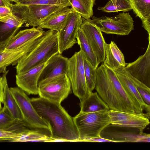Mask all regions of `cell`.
Returning <instances> with one entry per match:
<instances>
[{
	"mask_svg": "<svg viewBox=\"0 0 150 150\" xmlns=\"http://www.w3.org/2000/svg\"><path fill=\"white\" fill-rule=\"evenodd\" d=\"M83 63L87 85L90 91L92 92L95 87L97 79V69H95L92 65L85 58L84 55Z\"/></svg>",
	"mask_w": 150,
	"mask_h": 150,
	"instance_id": "obj_30",
	"label": "cell"
},
{
	"mask_svg": "<svg viewBox=\"0 0 150 150\" xmlns=\"http://www.w3.org/2000/svg\"><path fill=\"white\" fill-rule=\"evenodd\" d=\"M84 55L80 50L68 59L67 75L70 82L74 94L80 101L87 97L92 92L86 83L83 66Z\"/></svg>",
	"mask_w": 150,
	"mask_h": 150,
	"instance_id": "obj_6",
	"label": "cell"
},
{
	"mask_svg": "<svg viewBox=\"0 0 150 150\" xmlns=\"http://www.w3.org/2000/svg\"><path fill=\"white\" fill-rule=\"evenodd\" d=\"M95 88L110 110L136 113L115 72L103 64L97 68Z\"/></svg>",
	"mask_w": 150,
	"mask_h": 150,
	"instance_id": "obj_2",
	"label": "cell"
},
{
	"mask_svg": "<svg viewBox=\"0 0 150 150\" xmlns=\"http://www.w3.org/2000/svg\"><path fill=\"white\" fill-rule=\"evenodd\" d=\"M10 89L19 108L25 126L42 130L50 136V125L38 115L25 92L18 87Z\"/></svg>",
	"mask_w": 150,
	"mask_h": 150,
	"instance_id": "obj_5",
	"label": "cell"
},
{
	"mask_svg": "<svg viewBox=\"0 0 150 150\" xmlns=\"http://www.w3.org/2000/svg\"><path fill=\"white\" fill-rule=\"evenodd\" d=\"M65 6L61 5H22L15 4H12L10 8L12 13L27 25L37 27L47 16Z\"/></svg>",
	"mask_w": 150,
	"mask_h": 150,
	"instance_id": "obj_7",
	"label": "cell"
},
{
	"mask_svg": "<svg viewBox=\"0 0 150 150\" xmlns=\"http://www.w3.org/2000/svg\"><path fill=\"white\" fill-rule=\"evenodd\" d=\"M12 13L11 9L10 7L0 6V17L6 16Z\"/></svg>",
	"mask_w": 150,
	"mask_h": 150,
	"instance_id": "obj_35",
	"label": "cell"
},
{
	"mask_svg": "<svg viewBox=\"0 0 150 150\" xmlns=\"http://www.w3.org/2000/svg\"><path fill=\"white\" fill-rule=\"evenodd\" d=\"M45 31L43 28L39 27L20 30L6 44L5 50H12L18 48L28 42L39 37Z\"/></svg>",
	"mask_w": 150,
	"mask_h": 150,
	"instance_id": "obj_20",
	"label": "cell"
},
{
	"mask_svg": "<svg viewBox=\"0 0 150 150\" xmlns=\"http://www.w3.org/2000/svg\"><path fill=\"white\" fill-rule=\"evenodd\" d=\"M4 90L1 78L0 81V101L3 103L4 100Z\"/></svg>",
	"mask_w": 150,
	"mask_h": 150,
	"instance_id": "obj_37",
	"label": "cell"
},
{
	"mask_svg": "<svg viewBox=\"0 0 150 150\" xmlns=\"http://www.w3.org/2000/svg\"><path fill=\"white\" fill-rule=\"evenodd\" d=\"M80 101V111L82 112H94L110 110L97 92H92L87 97Z\"/></svg>",
	"mask_w": 150,
	"mask_h": 150,
	"instance_id": "obj_24",
	"label": "cell"
},
{
	"mask_svg": "<svg viewBox=\"0 0 150 150\" xmlns=\"http://www.w3.org/2000/svg\"><path fill=\"white\" fill-rule=\"evenodd\" d=\"M8 71L4 73L1 77L4 90V106L8 110L12 117L16 121L23 122V118L18 104L9 88L6 79Z\"/></svg>",
	"mask_w": 150,
	"mask_h": 150,
	"instance_id": "obj_22",
	"label": "cell"
},
{
	"mask_svg": "<svg viewBox=\"0 0 150 150\" xmlns=\"http://www.w3.org/2000/svg\"><path fill=\"white\" fill-rule=\"evenodd\" d=\"M82 22V18L78 13L74 12L69 15L63 28L59 32V53L72 47L77 43L76 36Z\"/></svg>",
	"mask_w": 150,
	"mask_h": 150,
	"instance_id": "obj_10",
	"label": "cell"
},
{
	"mask_svg": "<svg viewBox=\"0 0 150 150\" xmlns=\"http://www.w3.org/2000/svg\"><path fill=\"white\" fill-rule=\"evenodd\" d=\"M16 4L22 5H61L71 6L69 0H21Z\"/></svg>",
	"mask_w": 150,
	"mask_h": 150,
	"instance_id": "obj_32",
	"label": "cell"
},
{
	"mask_svg": "<svg viewBox=\"0 0 150 150\" xmlns=\"http://www.w3.org/2000/svg\"><path fill=\"white\" fill-rule=\"evenodd\" d=\"M16 122L4 106L0 110V130L8 129Z\"/></svg>",
	"mask_w": 150,
	"mask_h": 150,
	"instance_id": "obj_33",
	"label": "cell"
},
{
	"mask_svg": "<svg viewBox=\"0 0 150 150\" xmlns=\"http://www.w3.org/2000/svg\"><path fill=\"white\" fill-rule=\"evenodd\" d=\"M1 77L0 76V81L1 80Z\"/></svg>",
	"mask_w": 150,
	"mask_h": 150,
	"instance_id": "obj_42",
	"label": "cell"
},
{
	"mask_svg": "<svg viewBox=\"0 0 150 150\" xmlns=\"http://www.w3.org/2000/svg\"><path fill=\"white\" fill-rule=\"evenodd\" d=\"M47 61L25 72L17 74L16 83L18 86L28 94H38L39 79Z\"/></svg>",
	"mask_w": 150,
	"mask_h": 150,
	"instance_id": "obj_16",
	"label": "cell"
},
{
	"mask_svg": "<svg viewBox=\"0 0 150 150\" xmlns=\"http://www.w3.org/2000/svg\"><path fill=\"white\" fill-rule=\"evenodd\" d=\"M68 58L63 57L59 53L51 57L47 61L40 76L38 83L43 80L61 74H66Z\"/></svg>",
	"mask_w": 150,
	"mask_h": 150,
	"instance_id": "obj_17",
	"label": "cell"
},
{
	"mask_svg": "<svg viewBox=\"0 0 150 150\" xmlns=\"http://www.w3.org/2000/svg\"><path fill=\"white\" fill-rule=\"evenodd\" d=\"M45 32L39 37L14 50H6L5 48L6 45H0V73L5 72L7 66L11 64H16L20 58L36 46L43 38Z\"/></svg>",
	"mask_w": 150,
	"mask_h": 150,
	"instance_id": "obj_12",
	"label": "cell"
},
{
	"mask_svg": "<svg viewBox=\"0 0 150 150\" xmlns=\"http://www.w3.org/2000/svg\"><path fill=\"white\" fill-rule=\"evenodd\" d=\"M65 6L50 15L40 23L38 27L59 32L65 25L70 14L75 12L71 7Z\"/></svg>",
	"mask_w": 150,
	"mask_h": 150,
	"instance_id": "obj_19",
	"label": "cell"
},
{
	"mask_svg": "<svg viewBox=\"0 0 150 150\" xmlns=\"http://www.w3.org/2000/svg\"><path fill=\"white\" fill-rule=\"evenodd\" d=\"M30 100L38 115L50 125L52 138L78 142L79 136L73 117L69 115L61 104L40 97L32 98Z\"/></svg>",
	"mask_w": 150,
	"mask_h": 150,
	"instance_id": "obj_1",
	"label": "cell"
},
{
	"mask_svg": "<svg viewBox=\"0 0 150 150\" xmlns=\"http://www.w3.org/2000/svg\"><path fill=\"white\" fill-rule=\"evenodd\" d=\"M113 5H115L116 2V0H110Z\"/></svg>",
	"mask_w": 150,
	"mask_h": 150,
	"instance_id": "obj_40",
	"label": "cell"
},
{
	"mask_svg": "<svg viewBox=\"0 0 150 150\" xmlns=\"http://www.w3.org/2000/svg\"><path fill=\"white\" fill-rule=\"evenodd\" d=\"M97 9L108 13L116 12L122 11H129L132 8L129 0H116L115 5H113L110 0L104 6L99 7Z\"/></svg>",
	"mask_w": 150,
	"mask_h": 150,
	"instance_id": "obj_29",
	"label": "cell"
},
{
	"mask_svg": "<svg viewBox=\"0 0 150 150\" xmlns=\"http://www.w3.org/2000/svg\"><path fill=\"white\" fill-rule=\"evenodd\" d=\"M81 28L91 45L98 64L103 62L105 58L106 43L100 28L91 19L83 18Z\"/></svg>",
	"mask_w": 150,
	"mask_h": 150,
	"instance_id": "obj_11",
	"label": "cell"
},
{
	"mask_svg": "<svg viewBox=\"0 0 150 150\" xmlns=\"http://www.w3.org/2000/svg\"><path fill=\"white\" fill-rule=\"evenodd\" d=\"M78 142H115L110 139H106L101 137H86L79 139Z\"/></svg>",
	"mask_w": 150,
	"mask_h": 150,
	"instance_id": "obj_34",
	"label": "cell"
},
{
	"mask_svg": "<svg viewBox=\"0 0 150 150\" xmlns=\"http://www.w3.org/2000/svg\"><path fill=\"white\" fill-rule=\"evenodd\" d=\"M144 54L134 61L127 64L125 67L126 71L133 77L148 87L150 86V38Z\"/></svg>",
	"mask_w": 150,
	"mask_h": 150,
	"instance_id": "obj_15",
	"label": "cell"
},
{
	"mask_svg": "<svg viewBox=\"0 0 150 150\" xmlns=\"http://www.w3.org/2000/svg\"><path fill=\"white\" fill-rule=\"evenodd\" d=\"M126 71L127 75L134 84L144 101L147 104L150 105V88Z\"/></svg>",
	"mask_w": 150,
	"mask_h": 150,
	"instance_id": "obj_31",
	"label": "cell"
},
{
	"mask_svg": "<svg viewBox=\"0 0 150 150\" xmlns=\"http://www.w3.org/2000/svg\"><path fill=\"white\" fill-rule=\"evenodd\" d=\"M77 43L85 58L95 68L97 69L99 64L97 58L89 42L81 27L76 36Z\"/></svg>",
	"mask_w": 150,
	"mask_h": 150,
	"instance_id": "obj_25",
	"label": "cell"
},
{
	"mask_svg": "<svg viewBox=\"0 0 150 150\" xmlns=\"http://www.w3.org/2000/svg\"><path fill=\"white\" fill-rule=\"evenodd\" d=\"M74 11L82 18L90 19L93 14V7L96 0H69Z\"/></svg>",
	"mask_w": 150,
	"mask_h": 150,
	"instance_id": "obj_27",
	"label": "cell"
},
{
	"mask_svg": "<svg viewBox=\"0 0 150 150\" xmlns=\"http://www.w3.org/2000/svg\"><path fill=\"white\" fill-rule=\"evenodd\" d=\"M110 124L119 127L133 128L139 129L142 133L149 123V119L145 115L110 110Z\"/></svg>",
	"mask_w": 150,
	"mask_h": 150,
	"instance_id": "obj_13",
	"label": "cell"
},
{
	"mask_svg": "<svg viewBox=\"0 0 150 150\" xmlns=\"http://www.w3.org/2000/svg\"><path fill=\"white\" fill-rule=\"evenodd\" d=\"M109 111L90 112L80 111L73 117L79 139L86 137H101L102 132L110 124Z\"/></svg>",
	"mask_w": 150,
	"mask_h": 150,
	"instance_id": "obj_4",
	"label": "cell"
},
{
	"mask_svg": "<svg viewBox=\"0 0 150 150\" xmlns=\"http://www.w3.org/2000/svg\"><path fill=\"white\" fill-rule=\"evenodd\" d=\"M10 2L12 1V2H14L16 3H17V2H18V1H19L21 0H8Z\"/></svg>",
	"mask_w": 150,
	"mask_h": 150,
	"instance_id": "obj_39",
	"label": "cell"
},
{
	"mask_svg": "<svg viewBox=\"0 0 150 150\" xmlns=\"http://www.w3.org/2000/svg\"><path fill=\"white\" fill-rule=\"evenodd\" d=\"M2 103L0 101V110L1 109L2 107H1V103Z\"/></svg>",
	"mask_w": 150,
	"mask_h": 150,
	"instance_id": "obj_41",
	"label": "cell"
},
{
	"mask_svg": "<svg viewBox=\"0 0 150 150\" xmlns=\"http://www.w3.org/2000/svg\"><path fill=\"white\" fill-rule=\"evenodd\" d=\"M59 32L50 30L45 32L42 40L28 54L17 62V74L23 73L45 62L53 55L59 53Z\"/></svg>",
	"mask_w": 150,
	"mask_h": 150,
	"instance_id": "obj_3",
	"label": "cell"
},
{
	"mask_svg": "<svg viewBox=\"0 0 150 150\" xmlns=\"http://www.w3.org/2000/svg\"><path fill=\"white\" fill-rule=\"evenodd\" d=\"M24 23L12 13L0 17V45H6Z\"/></svg>",
	"mask_w": 150,
	"mask_h": 150,
	"instance_id": "obj_18",
	"label": "cell"
},
{
	"mask_svg": "<svg viewBox=\"0 0 150 150\" xmlns=\"http://www.w3.org/2000/svg\"><path fill=\"white\" fill-rule=\"evenodd\" d=\"M52 138L47 133L42 130L27 129L21 132L15 142H50Z\"/></svg>",
	"mask_w": 150,
	"mask_h": 150,
	"instance_id": "obj_26",
	"label": "cell"
},
{
	"mask_svg": "<svg viewBox=\"0 0 150 150\" xmlns=\"http://www.w3.org/2000/svg\"><path fill=\"white\" fill-rule=\"evenodd\" d=\"M8 0H0V6L10 7L12 4Z\"/></svg>",
	"mask_w": 150,
	"mask_h": 150,
	"instance_id": "obj_38",
	"label": "cell"
},
{
	"mask_svg": "<svg viewBox=\"0 0 150 150\" xmlns=\"http://www.w3.org/2000/svg\"><path fill=\"white\" fill-rule=\"evenodd\" d=\"M125 92L132 102L137 113L145 115L149 119L150 105L145 103L135 86L127 75L125 67L113 70Z\"/></svg>",
	"mask_w": 150,
	"mask_h": 150,
	"instance_id": "obj_14",
	"label": "cell"
},
{
	"mask_svg": "<svg viewBox=\"0 0 150 150\" xmlns=\"http://www.w3.org/2000/svg\"><path fill=\"white\" fill-rule=\"evenodd\" d=\"M101 137L115 142H148L150 141L149 134L131 132H109L105 133Z\"/></svg>",
	"mask_w": 150,
	"mask_h": 150,
	"instance_id": "obj_23",
	"label": "cell"
},
{
	"mask_svg": "<svg viewBox=\"0 0 150 150\" xmlns=\"http://www.w3.org/2000/svg\"><path fill=\"white\" fill-rule=\"evenodd\" d=\"M105 54L103 63L105 66L113 70L125 67L124 54L113 41H111L109 44L106 43Z\"/></svg>",
	"mask_w": 150,
	"mask_h": 150,
	"instance_id": "obj_21",
	"label": "cell"
},
{
	"mask_svg": "<svg viewBox=\"0 0 150 150\" xmlns=\"http://www.w3.org/2000/svg\"><path fill=\"white\" fill-rule=\"evenodd\" d=\"M71 89L67 75L62 74L40 81L38 94L40 97L48 100L61 104L68 97Z\"/></svg>",
	"mask_w": 150,
	"mask_h": 150,
	"instance_id": "obj_8",
	"label": "cell"
},
{
	"mask_svg": "<svg viewBox=\"0 0 150 150\" xmlns=\"http://www.w3.org/2000/svg\"><path fill=\"white\" fill-rule=\"evenodd\" d=\"M142 26L147 31L149 36H150V16L141 19Z\"/></svg>",
	"mask_w": 150,
	"mask_h": 150,
	"instance_id": "obj_36",
	"label": "cell"
},
{
	"mask_svg": "<svg viewBox=\"0 0 150 150\" xmlns=\"http://www.w3.org/2000/svg\"><path fill=\"white\" fill-rule=\"evenodd\" d=\"M132 10L141 19L150 16V0H129Z\"/></svg>",
	"mask_w": 150,
	"mask_h": 150,
	"instance_id": "obj_28",
	"label": "cell"
},
{
	"mask_svg": "<svg viewBox=\"0 0 150 150\" xmlns=\"http://www.w3.org/2000/svg\"><path fill=\"white\" fill-rule=\"evenodd\" d=\"M93 23L106 34L128 35L134 29V21L129 13L123 12L113 17L92 16Z\"/></svg>",
	"mask_w": 150,
	"mask_h": 150,
	"instance_id": "obj_9",
	"label": "cell"
}]
</instances>
